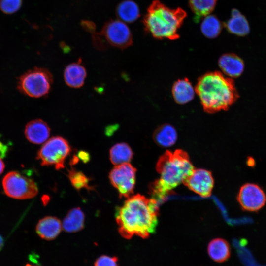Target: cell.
Listing matches in <instances>:
<instances>
[{
	"label": "cell",
	"instance_id": "6da1fadb",
	"mask_svg": "<svg viewBox=\"0 0 266 266\" xmlns=\"http://www.w3.org/2000/svg\"><path fill=\"white\" fill-rule=\"evenodd\" d=\"M158 215V202L155 200L140 194L132 195L116 209L118 232L127 239L133 235L146 238L155 231Z\"/></svg>",
	"mask_w": 266,
	"mask_h": 266
},
{
	"label": "cell",
	"instance_id": "7a4b0ae2",
	"mask_svg": "<svg viewBox=\"0 0 266 266\" xmlns=\"http://www.w3.org/2000/svg\"><path fill=\"white\" fill-rule=\"evenodd\" d=\"M156 169L160 178L149 185V194L157 202L168 195L173 189L192 173L194 167L188 154L183 150L166 151L158 159Z\"/></svg>",
	"mask_w": 266,
	"mask_h": 266
},
{
	"label": "cell",
	"instance_id": "3957f363",
	"mask_svg": "<svg viewBox=\"0 0 266 266\" xmlns=\"http://www.w3.org/2000/svg\"><path fill=\"white\" fill-rule=\"evenodd\" d=\"M195 89L204 110L209 113L228 109L239 97L233 80L218 71L201 76Z\"/></svg>",
	"mask_w": 266,
	"mask_h": 266
},
{
	"label": "cell",
	"instance_id": "277c9868",
	"mask_svg": "<svg viewBox=\"0 0 266 266\" xmlns=\"http://www.w3.org/2000/svg\"><path fill=\"white\" fill-rule=\"evenodd\" d=\"M186 15L181 8L170 9L155 0L148 7L143 23L145 31L154 37L175 40L179 37L178 29Z\"/></svg>",
	"mask_w": 266,
	"mask_h": 266
},
{
	"label": "cell",
	"instance_id": "5b68a950",
	"mask_svg": "<svg viewBox=\"0 0 266 266\" xmlns=\"http://www.w3.org/2000/svg\"><path fill=\"white\" fill-rule=\"evenodd\" d=\"M53 83V76L47 69L35 67L23 74L18 83L19 90L31 97L47 94Z\"/></svg>",
	"mask_w": 266,
	"mask_h": 266
},
{
	"label": "cell",
	"instance_id": "8992f818",
	"mask_svg": "<svg viewBox=\"0 0 266 266\" xmlns=\"http://www.w3.org/2000/svg\"><path fill=\"white\" fill-rule=\"evenodd\" d=\"M71 151V146L67 140L60 136H54L40 148L37 159L42 166H54L59 170L64 168L65 161Z\"/></svg>",
	"mask_w": 266,
	"mask_h": 266
},
{
	"label": "cell",
	"instance_id": "52a82bcc",
	"mask_svg": "<svg viewBox=\"0 0 266 266\" xmlns=\"http://www.w3.org/2000/svg\"><path fill=\"white\" fill-rule=\"evenodd\" d=\"M2 183L5 193L16 199H31L38 192L37 186L33 179L17 171L7 173L3 178Z\"/></svg>",
	"mask_w": 266,
	"mask_h": 266
},
{
	"label": "cell",
	"instance_id": "ba28073f",
	"mask_svg": "<svg viewBox=\"0 0 266 266\" xmlns=\"http://www.w3.org/2000/svg\"><path fill=\"white\" fill-rule=\"evenodd\" d=\"M94 41L102 38L110 45L121 49L133 44V37L128 26L120 20H111L103 27L99 33L95 34Z\"/></svg>",
	"mask_w": 266,
	"mask_h": 266
},
{
	"label": "cell",
	"instance_id": "9c48e42d",
	"mask_svg": "<svg viewBox=\"0 0 266 266\" xmlns=\"http://www.w3.org/2000/svg\"><path fill=\"white\" fill-rule=\"evenodd\" d=\"M136 172V168L129 163L115 166L110 171V183L117 190L120 198H128L133 195Z\"/></svg>",
	"mask_w": 266,
	"mask_h": 266
},
{
	"label": "cell",
	"instance_id": "30bf717a",
	"mask_svg": "<svg viewBox=\"0 0 266 266\" xmlns=\"http://www.w3.org/2000/svg\"><path fill=\"white\" fill-rule=\"evenodd\" d=\"M237 200L244 210L257 212L265 205L266 196L263 189L258 185L247 183L240 188Z\"/></svg>",
	"mask_w": 266,
	"mask_h": 266
},
{
	"label": "cell",
	"instance_id": "8fae6325",
	"mask_svg": "<svg viewBox=\"0 0 266 266\" xmlns=\"http://www.w3.org/2000/svg\"><path fill=\"white\" fill-rule=\"evenodd\" d=\"M183 183L200 196L208 197L211 194L214 179L209 171L203 169H194Z\"/></svg>",
	"mask_w": 266,
	"mask_h": 266
},
{
	"label": "cell",
	"instance_id": "7c38bea8",
	"mask_svg": "<svg viewBox=\"0 0 266 266\" xmlns=\"http://www.w3.org/2000/svg\"><path fill=\"white\" fill-rule=\"evenodd\" d=\"M25 135L27 140L33 144H40L49 138L50 129L48 124L41 119L29 122L25 128Z\"/></svg>",
	"mask_w": 266,
	"mask_h": 266
},
{
	"label": "cell",
	"instance_id": "4fadbf2b",
	"mask_svg": "<svg viewBox=\"0 0 266 266\" xmlns=\"http://www.w3.org/2000/svg\"><path fill=\"white\" fill-rule=\"evenodd\" d=\"M218 65L223 73L230 78L240 76L243 72V61L233 53H226L219 59Z\"/></svg>",
	"mask_w": 266,
	"mask_h": 266
},
{
	"label": "cell",
	"instance_id": "5bb4252c",
	"mask_svg": "<svg viewBox=\"0 0 266 266\" xmlns=\"http://www.w3.org/2000/svg\"><path fill=\"white\" fill-rule=\"evenodd\" d=\"M81 59L68 65L64 69V78L66 84L73 88H79L84 84L87 72L82 65Z\"/></svg>",
	"mask_w": 266,
	"mask_h": 266
},
{
	"label": "cell",
	"instance_id": "9a60e30c",
	"mask_svg": "<svg viewBox=\"0 0 266 266\" xmlns=\"http://www.w3.org/2000/svg\"><path fill=\"white\" fill-rule=\"evenodd\" d=\"M62 228V223L58 218L46 216L38 221L36 226V232L41 238L51 240L58 236Z\"/></svg>",
	"mask_w": 266,
	"mask_h": 266
},
{
	"label": "cell",
	"instance_id": "2e32d148",
	"mask_svg": "<svg viewBox=\"0 0 266 266\" xmlns=\"http://www.w3.org/2000/svg\"><path fill=\"white\" fill-rule=\"evenodd\" d=\"M172 94L175 101L179 104H185L193 100L195 89L187 78L178 79L172 87Z\"/></svg>",
	"mask_w": 266,
	"mask_h": 266
},
{
	"label": "cell",
	"instance_id": "e0dca14e",
	"mask_svg": "<svg viewBox=\"0 0 266 266\" xmlns=\"http://www.w3.org/2000/svg\"><path fill=\"white\" fill-rule=\"evenodd\" d=\"M154 142L159 146L168 147L175 144L177 139L176 129L171 124L165 123L157 127L153 134Z\"/></svg>",
	"mask_w": 266,
	"mask_h": 266
},
{
	"label": "cell",
	"instance_id": "ac0fdd59",
	"mask_svg": "<svg viewBox=\"0 0 266 266\" xmlns=\"http://www.w3.org/2000/svg\"><path fill=\"white\" fill-rule=\"evenodd\" d=\"M225 26L228 32L240 36L246 35L250 32L246 18L236 9L232 10L231 17L225 24Z\"/></svg>",
	"mask_w": 266,
	"mask_h": 266
},
{
	"label": "cell",
	"instance_id": "d6986e66",
	"mask_svg": "<svg viewBox=\"0 0 266 266\" xmlns=\"http://www.w3.org/2000/svg\"><path fill=\"white\" fill-rule=\"evenodd\" d=\"M209 257L214 261L222 263L231 255V248L228 242L224 239L217 238L212 240L207 246Z\"/></svg>",
	"mask_w": 266,
	"mask_h": 266
},
{
	"label": "cell",
	"instance_id": "ffe728a7",
	"mask_svg": "<svg viewBox=\"0 0 266 266\" xmlns=\"http://www.w3.org/2000/svg\"><path fill=\"white\" fill-rule=\"evenodd\" d=\"M85 215L79 207L70 209L64 218L62 228L67 233H75L81 230L84 226Z\"/></svg>",
	"mask_w": 266,
	"mask_h": 266
},
{
	"label": "cell",
	"instance_id": "44dd1931",
	"mask_svg": "<svg viewBox=\"0 0 266 266\" xmlns=\"http://www.w3.org/2000/svg\"><path fill=\"white\" fill-rule=\"evenodd\" d=\"M133 154L132 148L125 142L114 144L109 151L110 161L115 166L129 163L132 159Z\"/></svg>",
	"mask_w": 266,
	"mask_h": 266
},
{
	"label": "cell",
	"instance_id": "7402d4cb",
	"mask_svg": "<svg viewBox=\"0 0 266 266\" xmlns=\"http://www.w3.org/2000/svg\"><path fill=\"white\" fill-rule=\"evenodd\" d=\"M116 14L118 18L124 23H132L140 16L138 5L131 0H126L120 3L116 8Z\"/></svg>",
	"mask_w": 266,
	"mask_h": 266
},
{
	"label": "cell",
	"instance_id": "603a6c76",
	"mask_svg": "<svg viewBox=\"0 0 266 266\" xmlns=\"http://www.w3.org/2000/svg\"><path fill=\"white\" fill-rule=\"evenodd\" d=\"M222 24L214 15L205 16L201 24V31L203 34L209 38L217 37L222 30Z\"/></svg>",
	"mask_w": 266,
	"mask_h": 266
},
{
	"label": "cell",
	"instance_id": "cb8c5ba5",
	"mask_svg": "<svg viewBox=\"0 0 266 266\" xmlns=\"http://www.w3.org/2000/svg\"><path fill=\"white\" fill-rule=\"evenodd\" d=\"M217 0H189L192 11L197 17L206 16L214 10Z\"/></svg>",
	"mask_w": 266,
	"mask_h": 266
},
{
	"label": "cell",
	"instance_id": "d4e9b609",
	"mask_svg": "<svg viewBox=\"0 0 266 266\" xmlns=\"http://www.w3.org/2000/svg\"><path fill=\"white\" fill-rule=\"evenodd\" d=\"M67 176L73 187L80 190L82 189L92 190L93 188L89 184L90 179L82 172L78 171L73 167L68 170Z\"/></svg>",
	"mask_w": 266,
	"mask_h": 266
},
{
	"label": "cell",
	"instance_id": "484cf974",
	"mask_svg": "<svg viewBox=\"0 0 266 266\" xmlns=\"http://www.w3.org/2000/svg\"><path fill=\"white\" fill-rule=\"evenodd\" d=\"M22 0H0V9L6 14H12L21 7Z\"/></svg>",
	"mask_w": 266,
	"mask_h": 266
},
{
	"label": "cell",
	"instance_id": "4316f807",
	"mask_svg": "<svg viewBox=\"0 0 266 266\" xmlns=\"http://www.w3.org/2000/svg\"><path fill=\"white\" fill-rule=\"evenodd\" d=\"M118 258L106 255L99 257L95 262L94 266H118Z\"/></svg>",
	"mask_w": 266,
	"mask_h": 266
},
{
	"label": "cell",
	"instance_id": "83f0119b",
	"mask_svg": "<svg viewBox=\"0 0 266 266\" xmlns=\"http://www.w3.org/2000/svg\"><path fill=\"white\" fill-rule=\"evenodd\" d=\"M77 156L78 159H80L85 163L89 162L90 159V154L87 151L84 150L79 151Z\"/></svg>",
	"mask_w": 266,
	"mask_h": 266
},
{
	"label": "cell",
	"instance_id": "f1b7e54d",
	"mask_svg": "<svg viewBox=\"0 0 266 266\" xmlns=\"http://www.w3.org/2000/svg\"><path fill=\"white\" fill-rule=\"evenodd\" d=\"M8 145L4 144L1 140L0 136V156L4 158L8 152Z\"/></svg>",
	"mask_w": 266,
	"mask_h": 266
},
{
	"label": "cell",
	"instance_id": "f546056e",
	"mask_svg": "<svg viewBox=\"0 0 266 266\" xmlns=\"http://www.w3.org/2000/svg\"><path fill=\"white\" fill-rule=\"evenodd\" d=\"M117 126H111V127H107L106 129L105 133L107 135L110 136L114 132V130L117 129Z\"/></svg>",
	"mask_w": 266,
	"mask_h": 266
},
{
	"label": "cell",
	"instance_id": "4dcf8cb0",
	"mask_svg": "<svg viewBox=\"0 0 266 266\" xmlns=\"http://www.w3.org/2000/svg\"><path fill=\"white\" fill-rule=\"evenodd\" d=\"M2 158L0 156V175L3 172L5 165L2 160Z\"/></svg>",
	"mask_w": 266,
	"mask_h": 266
},
{
	"label": "cell",
	"instance_id": "1f68e13d",
	"mask_svg": "<svg viewBox=\"0 0 266 266\" xmlns=\"http://www.w3.org/2000/svg\"><path fill=\"white\" fill-rule=\"evenodd\" d=\"M4 246V239L1 235H0V251L2 249Z\"/></svg>",
	"mask_w": 266,
	"mask_h": 266
},
{
	"label": "cell",
	"instance_id": "d6a6232c",
	"mask_svg": "<svg viewBox=\"0 0 266 266\" xmlns=\"http://www.w3.org/2000/svg\"><path fill=\"white\" fill-rule=\"evenodd\" d=\"M25 266H33L30 264H27Z\"/></svg>",
	"mask_w": 266,
	"mask_h": 266
}]
</instances>
